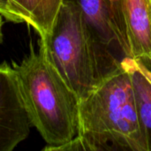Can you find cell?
Listing matches in <instances>:
<instances>
[{"instance_id": "obj_1", "label": "cell", "mask_w": 151, "mask_h": 151, "mask_svg": "<svg viewBox=\"0 0 151 151\" xmlns=\"http://www.w3.org/2000/svg\"><path fill=\"white\" fill-rule=\"evenodd\" d=\"M149 151L128 72L121 66L80 102V133L55 151Z\"/></svg>"}, {"instance_id": "obj_2", "label": "cell", "mask_w": 151, "mask_h": 151, "mask_svg": "<svg viewBox=\"0 0 151 151\" xmlns=\"http://www.w3.org/2000/svg\"><path fill=\"white\" fill-rule=\"evenodd\" d=\"M12 65L31 125L47 143L42 150L55 151L76 139L81 99L50 59L44 41L39 38L37 50L30 43L29 53Z\"/></svg>"}, {"instance_id": "obj_3", "label": "cell", "mask_w": 151, "mask_h": 151, "mask_svg": "<svg viewBox=\"0 0 151 151\" xmlns=\"http://www.w3.org/2000/svg\"><path fill=\"white\" fill-rule=\"evenodd\" d=\"M43 41L50 59L80 99L120 67L121 60L95 36L72 0H64Z\"/></svg>"}, {"instance_id": "obj_4", "label": "cell", "mask_w": 151, "mask_h": 151, "mask_svg": "<svg viewBox=\"0 0 151 151\" xmlns=\"http://www.w3.org/2000/svg\"><path fill=\"white\" fill-rule=\"evenodd\" d=\"M95 36L121 59L133 58L125 17V0H72Z\"/></svg>"}, {"instance_id": "obj_5", "label": "cell", "mask_w": 151, "mask_h": 151, "mask_svg": "<svg viewBox=\"0 0 151 151\" xmlns=\"http://www.w3.org/2000/svg\"><path fill=\"white\" fill-rule=\"evenodd\" d=\"M32 127L12 65L0 64V151L13 150Z\"/></svg>"}, {"instance_id": "obj_6", "label": "cell", "mask_w": 151, "mask_h": 151, "mask_svg": "<svg viewBox=\"0 0 151 151\" xmlns=\"http://www.w3.org/2000/svg\"><path fill=\"white\" fill-rule=\"evenodd\" d=\"M125 17L133 58L151 70V2L125 0Z\"/></svg>"}, {"instance_id": "obj_7", "label": "cell", "mask_w": 151, "mask_h": 151, "mask_svg": "<svg viewBox=\"0 0 151 151\" xmlns=\"http://www.w3.org/2000/svg\"><path fill=\"white\" fill-rule=\"evenodd\" d=\"M63 2L64 0H8L19 22L31 26L42 40L50 34Z\"/></svg>"}, {"instance_id": "obj_8", "label": "cell", "mask_w": 151, "mask_h": 151, "mask_svg": "<svg viewBox=\"0 0 151 151\" xmlns=\"http://www.w3.org/2000/svg\"><path fill=\"white\" fill-rule=\"evenodd\" d=\"M120 65L131 77L139 119L151 151V84L135 66L134 58H123Z\"/></svg>"}, {"instance_id": "obj_9", "label": "cell", "mask_w": 151, "mask_h": 151, "mask_svg": "<svg viewBox=\"0 0 151 151\" xmlns=\"http://www.w3.org/2000/svg\"><path fill=\"white\" fill-rule=\"evenodd\" d=\"M0 14L9 21L14 23H20L19 19L16 17V15L11 9L8 0H0Z\"/></svg>"}, {"instance_id": "obj_10", "label": "cell", "mask_w": 151, "mask_h": 151, "mask_svg": "<svg viewBox=\"0 0 151 151\" xmlns=\"http://www.w3.org/2000/svg\"><path fill=\"white\" fill-rule=\"evenodd\" d=\"M134 65H135V66L137 67V69L145 76V78L150 81V83L151 84V70L148 67V66H146L142 62H141V61H139V60H137V59H135L134 58Z\"/></svg>"}, {"instance_id": "obj_11", "label": "cell", "mask_w": 151, "mask_h": 151, "mask_svg": "<svg viewBox=\"0 0 151 151\" xmlns=\"http://www.w3.org/2000/svg\"><path fill=\"white\" fill-rule=\"evenodd\" d=\"M150 2H151V0H150Z\"/></svg>"}]
</instances>
